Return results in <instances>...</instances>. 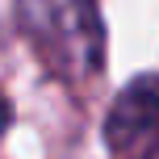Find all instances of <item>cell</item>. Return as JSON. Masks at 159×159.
Returning a JSON list of instances; mask_svg holds the SVG:
<instances>
[{"instance_id":"1","label":"cell","mask_w":159,"mask_h":159,"mask_svg":"<svg viewBox=\"0 0 159 159\" xmlns=\"http://www.w3.org/2000/svg\"><path fill=\"white\" fill-rule=\"evenodd\" d=\"M30 38L59 67L84 75L101 63V17L96 0H17Z\"/></svg>"},{"instance_id":"2","label":"cell","mask_w":159,"mask_h":159,"mask_svg":"<svg viewBox=\"0 0 159 159\" xmlns=\"http://www.w3.org/2000/svg\"><path fill=\"white\" fill-rule=\"evenodd\" d=\"M105 143L117 159L159 155V75H143L113 101L105 117Z\"/></svg>"},{"instance_id":"3","label":"cell","mask_w":159,"mask_h":159,"mask_svg":"<svg viewBox=\"0 0 159 159\" xmlns=\"http://www.w3.org/2000/svg\"><path fill=\"white\" fill-rule=\"evenodd\" d=\"M8 117H13V109H8V101H4V96H0V134H4V130H8Z\"/></svg>"}]
</instances>
